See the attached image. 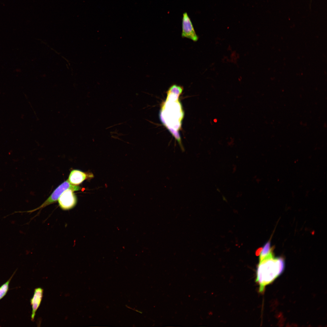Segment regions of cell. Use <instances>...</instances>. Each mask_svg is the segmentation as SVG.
I'll return each instance as SVG.
<instances>
[{"instance_id":"8","label":"cell","mask_w":327,"mask_h":327,"mask_svg":"<svg viewBox=\"0 0 327 327\" xmlns=\"http://www.w3.org/2000/svg\"><path fill=\"white\" fill-rule=\"evenodd\" d=\"M16 271L7 281L0 287V300L3 298L7 293L9 290V286L10 281L15 274Z\"/></svg>"},{"instance_id":"4","label":"cell","mask_w":327,"mask_h":327,"mask_svg":"<svg viewBox=\"0 0 327 327\" xmlns=\"http://www.w3.org/2000/svg\"><path fill=\"white\" fill-rule=\"evenodd\" d=\"M181 36L182 38L190 39L194 42L197 41L198 39V36L195 32L192 22L187 12L183 14Z\"/></svg>"},{"instance_id":"5","label":"cell","mask_w":327,"mask_h":327,"mask_svg":"<svg viewBox=\"0 0 327 327\" xmlns=\"http://www.w3.org/2000/svg\"><path fill=\"white\" fill-rule=\"evenodd\" d=\"M43 292V289L41 287L35 288L32 297L31 299L30 303L32 306V313L31 316V320L33 321L36 312L41 303Z\"/></svg>"},{"instance_id":"7","label":"cell","mask_w":327,"mask_h":327,"mask_svg":"<svg viewBox=\"0 0 327 327\" xmlns=\"http://www.w3.org/2000/svg\"><path fill=\"white\" fill-rule=\"evenodd\" d=\"M273 247L271 248L270 246V241L268 242L264 245L260 254L259 260L263 259L265 257L269 255L271 252L273 251Z\"/></svg>"},{"instance_id":"10","label":"cell","mask_w":327,"mask_h":327,"mask_svg":"<svg viewBox=\"0 0 327 327\" xmlns=\"http://www.w3.org/2000/svg\"><path fill=\"white\" fill-rule=\"evenodd\" d=\"M214 121L215 122H216V121H217V120H216V119H214Z\"/></svg>"},{"instance_id":"3","label":"cell","mask_w":327,"mask_h":327,"mask_svg":"<svg viewBox=\"0 0 327 327\" xmlns=\"http://www.w3.org/2000/svg\"><path fill=\"white\" fill-rule=\"evenodd\" d=\"M73 191L70 189H67L62 193L58 199L59 206L62 210H71L76 205L77 198Z\"/></svg>"},{"instance_id":"1","label":"cell","mask_w":327,"mask_h":327,"mask_svg":"<svg viewBox=\"0 0 327 327\" xmlns=\"http://www.w3.org/2000/svg\"><path fill=\"white\" fill-rule=\"evenodd\" d=\"M273 252L259 260L257 266L256 282L259 284L261 293L263 292L266 286L280 275L284 269L283 259L275 257Z\"/></svg>"},{"instance_id":"9","label":"cell","mask_w":327,"mask_h":327,"mask_svg":"<svg viewBox=\"0 0 327 327\" xmlns=\"http://www.w3.org/2000/svg\"><path fill=\"white\" fill-rule=\"evenodd\" d=\"M262 248H259L256 250V255L257 256H258L260 254L262 250Z\"/></svg>"},{"instance_id":"6","label":"cell","mask_w":327,"mask_h":327,"mask_svg":"<svg viewBox=\"0 0 327 327\" xmlns=\"http://www.w3.org/2000/svg\"><path fill=\"white\" fill-rule=\"evenodd\" d=\"M93 177L92 174H88L79 170H73L70 173L68 180L71 184L77 185L88 178Z\"/></svg>"},{"instance_id":"2","label":"cell","mask_w":327,"mask_h":327,"mask_svg":"<svg viewBox=\"0 0 327 327\" xmlns=\"http://www.w3.org/2000/svg\"><path fill=\"white\" fill-rule=\"evenodd\" d=\"M68 189H70L73 191H76L81 190V187L77 185L71 184L68 180H67L58 186L48 198L39 207L29 212H34L54 203L58 200L62 193Z\"/></svg>"}]
</instances>
